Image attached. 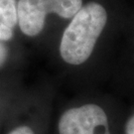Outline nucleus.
Returning <instances> with one entry per match:
<instances>
[{
    "label": "nucleus",
    "instance_id": "obj_7",
    "mask_svg": "<svg viewBox=\"0 0 134 134\" xmlns=\"http://www.w3.org/2000/svg\"><path fill=\"white\" fill-rule=\"evenodd\" d=\"M7 56H8L7 49L5 47V45H3L0 42V68L5 64L6 60H7Z\"/></svg>",
    "mask_w": 134,
    "mask_h": 134
},
{
    "label": "nucleus",
    "instance_id": "obj_1",
    "mask_svg": "<svg viewBox=\"0 0 134 134\" xmlns=\"http://www.w3.org/2000/svg\"><path fill=\"white\" fill-rule=\"evenodd\" d=\"M107 23L103 5L91 1L81 7L63 33L60 54L66 63L80 66L86 63L94 50Z\"/></svg>",
    "mask_w": 134,
    "mask_h": 134
},
{
    "label": "nucleus",
    "instance_id": "obj_2",
    "mask_svg": "<svg viewBox=\"0 0 134 134\" xmlns=\"http://www.w3.org/2000/svg\"><path fill=\"white\" fill-rule=\"evenodd\" d=\"M82 6V0H19L18 24L25 35L33 37L43 30L49 13L72 19Z\"/></svg>",
    "mask_w": 134,
    "mask_h": 134
},
{
    "label": "nucleus",
    "instance_id": "obj_5",
    "mask_svg": "<svg viewBox=\"0 0 134 134\" xmlns=\"http://www.w3.org/2000/svg\"><path fill=\"white\" fill-rule=\"evenodd\" d=\"M4 134H41V132L33 125L28 123H20L12 126Z\"/></svg>",
    "mask_w": 134,
    "mask_h": 134
},
{
    "label": "nucleus",
    "instance_id": "obj_4",
    "mask_svg": "<svg viewBox=\"0 0 134 134\" xmlns=\"http://www.w3.org/2000/svg\"><path fill=\"white\" fill-rule=\"evenodd\" d=\"M17 23L16 0H0V41H8L13 37Z\"/></svg>",
    "mask_w": 134,
    "mask_h": 134
},
{
    "label": "nucleus",
    "instance_id": "obj_3",
    "mask_svg": "<svg viewBox=\"0 0 134 134\" xmlns=\"http://www.w3.org/2000/svg\"><path fill=\"white\" fill-rule=\"evenodd\" d=\"M57 134H112L105 110L96 103L72 106L58 120Z\"/></svg>",
    "mask_w": 134,
    "mask_h": 134
},
{
    "label": "nucleus",
    "instance_id": "obj_6",
    "mask_svg": "<svg viewBox=\"0 0 134 134\" xmlns=\"http://www.w3.org/2000/svg\"><path fill=\"white\" fill-rule=\"evenodd\" d=\"M125 134H134V112L128 117L125 123Z\"/></svg>",
    "mask_w": 134,
    "mask_h": 134
}]
</instances>
